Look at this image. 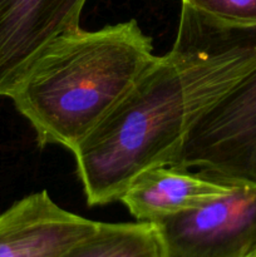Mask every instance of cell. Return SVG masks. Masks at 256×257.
Returning a JSON list of instances; mask_svg holds the SVG:
<instances>
[{
  "label": "cell",
  "instance_id": "obj_8",
  "mask_svg": "<svg viewBox=\"0 0 256 257\" xmlns=\"http://www.w3.org/2000/svg\"><path fill=\"white\" fill-rule=\"evenodd\" d=\"M59 257H162L151 222H99L97 230L70 246Z\"/></svg>",
  "mask_w": 256,
  "mask_h": 257
},
{
  "label": "cell",
  "instance_id": "obj_3",
  "mask_svg": "<svg viewBox=\"0 0 256 257\" xmlns=\"http://www.w3.org/2000/svg\"><path fill=\"white\" fill-rule=\"evenodd\" d=\"M173 166L256 183V68L195 123Z\"/></svg>",
  "mask_w": 256,
  "mask_h": 257
},
{
  "label": "cell",
  "instance_id": "obj_10",
  "mask_svg": "<svg viewBox=\"0 0 256 257\" xmlns=\"http://www.w3.org/2000/svg\"><path fill=\"white\" fill-rule=\"evenodd\" d=\"M253 257H256V255H255V256H253Z\"/></svg>",
  "mask_w": 256,
  "mask_h": 257
},
{
  "label": "cell",
  "instance_id": "obj_2",
  "mask_svg": "<svg viewBox=\"0 0 256 257\" xmlns=\"http://www.w3.org/2000/svg\"><path fill=\"white\" fill-rule=\"evenodd\" d=\"M157 55L135 19L53 40L9 95L40 146L70 152L107 117Z\"/></svg>",
  "mask_w": 256,
  "mask_h": 257
},
{
  "label": "cell",
  "instance_id": "obj_5",
  "mask_svg": "<svg viewBox=\"0 0 256 257\" xmlns=\"http://www.w3.org/2000/svg\"><path fill=\"white\" fill-rule=\"evenodd\" d=\"M87 0H0V95L9 97L54 39L78 29Z\"/></svg>",
  "mask_w": 256,
  "mask_h": 257
},
{
  "label": "cell",
  "instance_id": "obj_6",
  "mask_svg": "<svg viewBox=\"0 0 256 257\" xmlns=\"http://www.w3.org/2000/svg\"><path fill=\"white\" fill-rule=\"evenodd\" d=\"M98 225L64 210L40 191L0 213V257H59Z\"/></svg>",
  "mask_w": 256,
  "mask_h": 257
},
{
  "label": "cell",
  "instance_id": "obj_1",
  "mask_svg": "<svg viewBox=\"0 0 256 257\" xmlns=\"http://www.w3.org/2000/svg\"><path fill=\"white\" fill-rule=\"evenodd\" d=\"M256 68V28L182 4L170 52L156 57L73 155L89 206L119 201L145 171L173 166L195 123Z\"/></svg>",
  "mask_w": 256,
  "mask_h": 257
},
{
  "label": "cell",
  "instance_id": "obj_4",
  "mask_svg": "<svg viewBox=\"0 0 256 257\" xmlns=\"http://www.w3.org/2000/svg\"><path fill=\"white\" fill-rule=\"evenodd\" d=\"M151 223L162 257H253L256 183L233 182L223 195Z\"/></svg>",
  "mask_w": 256,
  "mask_h": 257
},
{
  "label": "cell",
  "instance_id": "obj_9",
  "mask_svg": "<svg viewBox=\"0 0 256 257\" xmlns=\"http://www.w3.org/2000/svg\"><path fill=\"white\" fill-rule=\"evenodd\" d=\"M182 4L227 27L256 28V0H182Z\"/></svg>",
  "mask_w": 256,
  "mask_h": 257
},
{
  "label": "cell",
  "instance_id": "obj_7",
  "mask_svg": "<svg viewBox=\"0 0 256 257\" xmlns=\"http://www.w3.org/2000/svg\"><path fill=\"white\" fill-rule=\"evenodd\" d=\"M233 182L180 166H160L141 173L119 201L137 221L155 222L223 195Z\"/></svg>",
  "mask_w": 256,
  "mask_h": 257
}]
</instances>
